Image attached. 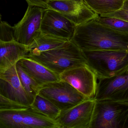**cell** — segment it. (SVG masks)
<instances>
[{"label": "cell", "instance_id": "cell-16", "mask_svg": "<svg viewBox=\"0 0 128 128\" xmlns=\"http://www.w3.org/2000/svg\"><path fill=\"white\" fill-rule=\"evenodd\" d=\"M69 40L42 32L34 42L28 46V54L36 55L60 47Z\"/></svg>", "mask_w": 128, "mask_h": 128}, {"label": "cell", "instance_id": "cell-11", "mask_svg": "<svg viewBox=\"0 0 128 128\" xmlns=\"http://www.w3.org/2000/svg\"><path fill=\"white\" fill-rule=\"evenodd\" d=\"M48 9L62 14L76 26L94 19L98 16L84 0H49Z\"/></svg>", "mask_w": 128, "mask_h": 128}, {"label": "cell", "instance_id": "cell-3", "mask_svg": "<svg viewBox=\"0 0 128 128\" xmlns=\"http://www.w3.org/2000/svg\"><path fill=\"white\" fill-rule=\"evenodd\" d=\"M88 65L99 78L118 75L128 69V52L83 50Z\"/></svg>", "mask_w": 128, "mask_h": 128}, {"label": "cell", "instance_id": "cell-1", "mask_svg": "<svg viewBox=\"0 0 128 128\" xmlns=\"http://www.w3.org/2000/svg\"><path fill=\"white\" fill-rule=\"evenodd\" d=\"M71 40L82 50L128 52V34L115 31L95 18L76 26Z\"/></svg>", "mask_w": 128, "mask_h": 128}, {"label": "cell", "instance_id": "cell-4", "mask_svg": "<svg viewBox=\"0 0 128 128\" xmlns=\"http://www.w3.org/2000/svg\"><path fill=\"white\" fill-rule=\"evenodd\" d=\"M90 128H128V103L96 101Z\"/></svg>", "mask_w": 128, "mask_h": 128}, {"label": "cell", "instance_id": "cell-5", "mask_svg": "<svg viewBox=\"0 0 128 128\" xmlns=\"http://www.w3.org/2000/svg\"><path fill=\"white\" fill-rule=\"evenodd\" d=\"M0 128H60L51 120L30 106L18 110L0 111Z\"/></svg>", "mask_w": 128, "mask_h": 128}, {"label": "cell", "instance_id": "cell-21", "mask_svg": "<svg viewBox=\"0 0 128 128\" xmlns=\"http://www.w3.org/2000/svg\"><path fill=\"white\" fill-rule=\"evenodd\" d=\"M30 107L18 103L0 95V111L18 110Z\"/></svg>", "mask_w": 128, "mask_h": 128}, {"label": "cell", "instance_id": "cell-13", "mask_svg": "<svg viewBox=\"0 0 128 128\" xmlns=\"http://www.w3.org/2000/svg\"><path fill=\"white\" fill-rule=\"evenodd\" d=\"M0 95L18 103L30 106L32 102L20 81L16 65L0 72Z\"/></svg>", "mask_w": 128, "mask_h": 128}, {"label": "cell", "instance_id": "cell-15", "mask_svg": "<svg viewBox=\"0 0 128 128\" xmlns=\"http://www.w3.org/2000/svg\"><path fill=\"white\" fill-rule=\"evenodd\" d=\"M18 63L23 70L40 86L60 80L59 75L30 58H24Z\"/></svg>", "mask_w": 128, "mask_h": 128}, {"label": "cell", "instance_id": "cell-10", "mask_svg": "<svg viewBox=\"0 0 128 128\" xmlns=\"http://www.w3.org/2000/svg\"><path fill=\"white\" fill-rule=\"evenodd\" d=\"M95 99L128 103V69L112 78H98Z\"/></svg>", "mask_w": 128, "mask_h": 128}, {"label": "cell", "instance_id": "cell-8", "mask_svg": "<svg viewBox=\"0 0 128 128\" xmlns=\"http://www.w3.org/2000/svg\"><path fill=\"white\" fill-rule=\"evenodd\" d=\"M45 9L28 6L24 17L14 26L15 41L30 46L41 32V25Z\"/></svg>", "mask_w": 128, "mask_h": 128}, {"label": "cell", "instance_id": "cell-17", "mask_svg": "<svg viewBox=\"0 0 128 128\" xmlns=\"http://www.w3.org/2000/svg\"><path fill=\"white\" fill-rule=\"evenodd\" d=\"M88 6L97 14L104 16L120 10L125 0H84Z\"/></svg>", "mask_w": 128, "mask_h": 128}, {"label": "cell", "instance_id": "cell-23", "mask_svg": "<svg viewBox=\"0 0 128 128\" xmlns=\"http://www.w3.org/2000/svg\"><path fill=\"white\" fill-rule=\"evenodd\" d=\"M100 16L117 18L128 22V0H125L122 7L117 12Z\"/></svg>", "mask_w": 128, "mask_h": 128}, {"label": "cell", "instance_id": "cell-18", "mask_svg": "<svg viewBox=\"0 0 128 128\" xmlns=\"http://www.w3.org/2000/svg\"><path fill=\"white\" fill-rule=\"evenodd\" d=\"M30 106L48 118L54 120L61 112L51 102L38 94L35 97Z\"/></svg>", "mask_w": 128, "mask_h": 128}, {"label": "cell", "instance_id": "cell-7", "mask_svg": "<svg viewBox=\"0 0 128 128\" xmlns=\"http://www.w3.org/2000/svg\"><path fill=\"white\" fill-rule=\"evenodd\" d=\"M60 80L67 82L88 99H95L98 78L88 64L67 70L60 74Z\"/></svg>", "mask_w": 128, "mask_h": 128}, {"label": "cell", "instance_id": "cell-14", "mask_svg": "<svg viewBox=\"0 0 128 128\" xmlns=\"http://www.w3.org/2000/svg\"><path fill=\"white\" fill-rule=\"evenodd\" d=\"M28 54V46L16 41H0V72H4Z\"/></svg>", "mask_w": 128, "mask_h": 128}, {"label": "cell", "instance_id": "cell-22", "mask_svg": "<svg viewBox=\"0 0 128 128\" xmlns=\"http://www.w3.org/2000/svg\"><path fill=\"white\" fill-rule=\"evenodd\" d=\"M0 41L10 42L14 41V26H12L8 23L0 21Z\"/></svg>", "mask_w": 128, "mask_h": 128}, {"label": "cell", "instance_id": "cell-20", "mask_svg": "<svg viewBox=\"0 0 128 128\" xmlns=\"http://www.w3.org/2000/svg\"><path fill=\"white\" fill-rule=\"evenodd\" d=\"M95 19L101 24L115 31L128 34V22L117 18L99 15Z\"/></svg>", "mask_w": 128, "mask_h": 128}, {"label": "cell", "instance_id": "cell-2", "mask_svg": "<svg viewBox=\"0 0 128 128\" xmlns=\"http://www.w3.org/2000/svg\"><path fill=\"white\" fill-rule=\"evenodd\" d=\"M25 58L37 61L59 75L67 70L88 64L83 50L72 40L52 50Z\"/></svg>", "mask_w": 128, "mask_h": 128}, {"label": "cell", "instance_id": "cell-9", "mask_svg": "<svg viewBox=\"0 0 128 128\" xmlns=\"http://www.w3.org/2000/svg\"><path fill=\"white\" fill-rule=\"evenodd\" d=\"M96 101L88 99L61 111L55 121L60 128H90Z\"/></svg>", "mask_w": 128, "mask_h": 128}, {"label": "cell", "instance_id": "cell-19", "mask_svg": "<svg viewBox=\"0 0 128 128\" xmlns=\"http://www.w3.org/2000/svg\"><path fill=\"white\" fill-rule=\"evenodd\" d=\"M16 67L21 83L28 94L32 103L38 94V90L40 86L23 70L18 62L16 64Z\"/></svg>", "mask_w": 128, "mask_h": 128}, {"label": "cell", "instance_id": "cell-12", "mask_svg": "<svg viewBox=\"0 0 128 128\" xmlns=\"http://www.w3.org/2000/svg\"><path fill=\"white\" fill-rule=\"evenodd\" d=\"M76 27L73 23L58 12L49 9L44 10L41 25L42 32L71 40Z\"/></svg>", "mask_w": 128, "mask_h": 128}, {"label": "cell", "instance_id": "cell-6", "mask_svg": "<svg viewBox=\"0 0 128 128\" xmlns=\"http://www.w3.org/2000/svg\"><path fill=\"white\" fill-rule=\"evenodd\" d=\"M38 94L48 100L61 111L88 99L72 85L62 80L41 85Z\"/></svg>", "mask_w": 128, "mask_h": 128}, {"label": "cell", "instance_id": "cell-24", "mask_svg": "<svg viewBox=\"0 0 128 128\" xmlns=\"http://www.w3.org/2000/svg\"><path fill=\"white\" fill-rule=\"evenodd\" d=\"M28 6H37L44 9H48L49 0H26Z\"/></svg>", "mask_w": 128, "mask_h": 128}]
</instances>
